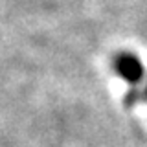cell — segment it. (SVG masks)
<instances>
[{
    "label": "cell",
    "instance_id": "7a4b0ae2",
    "mask_svg": "<svg viewBox=\"0 0 147 147\" xmlns=\"http://www.w3.org/2000/svg\"><path fill=\"white\" fill-rule=\"evenodd\" d=\"M145 98H147V88H145Z\"/></svg>",
    "mask_w": 147,
    "mask_h": 147
},
{
    "label": "cell",
    "instance_id": "6da1fadb",
    "mask_svg": "<svg viewBox=\"0 0 147 147\" xmlns=\"http://www.w3.org/2000/svg\"><path fill=\"white\" fill-rule=\"evenodd\" d=\"M114 66H116V72L131 85L140 83V79L144 77V66L138 61L136 55H132V53H119L116 57Z\"/></svg>",
    "mask_w": 147,
    "mask_h": 147
}]
</instances>
